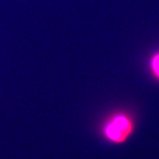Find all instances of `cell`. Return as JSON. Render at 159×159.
Masks as SVG:
<instances>
[{
    "label": "cell",
    "instance_id": "obj_1",
    "mask_svg": "<svg viewBox=\"0 0 159 159\" xmlns=\"http://www.w3.org/2000/svg\"><path fill=\"white\" fill-rule=\"evenodd\" d=\"M135 130L134 117L126 111H117L105 120L102 126L103 137L112 144H123Z\"/></svg>",
    "mask_w": 159,
    "mask_h": 159
},
{
    "label": "cell",
    "instance_id": "obj_2",
    "mask_svg": "<svg viewBox=\"0 0 159 159\" xmlns=\"http://www.w3.org/2000/svg\"><path fill=\"white\" fill-rule=\"evenodd\" d=\"M149 70L154 79L159 82V51L155 52L150 57Z\"/></svg>",
    "mask_w": 159,
    "mask_h": 159
}]
</instances>
